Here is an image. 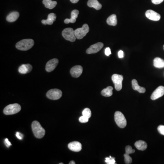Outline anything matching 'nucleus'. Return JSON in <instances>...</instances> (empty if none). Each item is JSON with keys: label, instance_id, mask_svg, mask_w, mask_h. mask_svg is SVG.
I'll return each mask as SVG.
<instances>
[{"label": "nucleus", "instance_id": "f257e3e1", "mask_svg": "<svg viewBox=\"0 0 164 164\" xmlns=\"http://www.w3.org/2000/svg\"><path fill=\"white\" fill-rule=\"evenodd\" d=\"M31 128L34 135L37 138H42L44 136L45 130L39 122L34 121L31 124Z\"/></svg>", "mask_w": 164, "mask_h": 164}, {"label": "nucleus", "instance_id": "f03ea898", "mask_svg": "<svg viewBox=\"0 0 164 164\" xmlns=\"http://www.w3.org/2000/svg\"><path fill=\"white\" fill-rule=\"evenodd\" d=\"M34 44V41L31 39H23L16 43V47L20 51H27Z\"/></svg>", "mask_w": 164, "mask_h": 164}, {"label": "nucleus", "instance_id": "7ed1b4c3", "mask_svg": "<svg viewBox=\"0 0 164 164\" xmlns=\"http://www.w3.org/2000/svg\"><path fill=\"white\" fill-rule=\"evenodd\" d=\"M21 109L20 105L18 104H11L5 108L3 112L5 115H12L18 113Z\"/></svg>", "mask_w": 164, "mask_h": 164}, {"label": "nucleus", "instance_id": "20e7f679", "mask_svg": "<svg viewBox=\"0 0 164 164\" xmlns=\"http://www.w3.org/2000/svg\"><path fill=\"white\" fill-rule=\"evenodd\" d=\"M115 120L119 127L124 128L126 126V120L124 115L120 111H116L115 113Z\"/></svg>", "mask_w": 164, "mask_h": 164}, {"label": "nucleus", "instance_id": "39448f33", "mask_svg": "<svg viewBox=\"0 0 164 164\" xmlns=\"http://www.w3.org/2000/svg\"><path fill=\"white\" fill-rule=\"evenodd\" d=\"M90 31V28L87 24H84L81 28H79L74 31L75 35L78 39L83 38Z\"/></svg>", "mask_w": 164, "mask_h": 164}, {"label": "nucleus", "instance_id": "423d86ee", "mask_svg": "<svg viewBox=\"0 0 164 164\" xmlns=\"http://www.w3.org/2000/svg\"><path fill=\"white\" fill-rule=\"evenodd\" d=\"M62 36L64 39L71 42H74L76 40L74 30L72 28H67L62 31Z\"/></svg>", "mask_w": 164, "mask_h": 164}, {"label": "nucleus", "instance_id": "0eeeda50", "mask_svg": "<svg viewBox=\"0 0 164 164\" xmlns=\"http://www.w3.org/2000/svg\"><path fill=\"white\" fill-rule=\"evenodd\" d=\"M46 97L52 100H57L62 96V92L58 89H52L46 93Z\"/></svg>", "mask_w": 164, "mask_h": 164}, {"label": "nucleus", "instance_id": "6e6552de", "mask_svg": "<svg viewBox=\"0 0 164 164\" xmlns=\"http://www.w3.org/2000/svg\"><path fill=\"white\" fill-rule=\"evenodd\" d=\"M112 80L115 84V90L120 91L122 89V81L123 80V76L121 75L114 74L112 76Z\"/></svg>", "mask_w": 164, "mask_h": 164}, {"label": "nucleus", "instance_id": "1a4fd4ad", "mask_svg": "<svg viewBox=\"0 0 164 164\" xmlns=\"http://www.w3.org/2000/svg\"><path fill=\"white\" fill-rule=\"evenodd\" d=\"M104 46V44L102 42H98L94 44L91 46L89 49L86 50V53L87 54H93L99 52L102 47Z\"/></svg>", "mask_w": 164, "mask_h": 164}, {"label": "nucleus", "instance_id": "9d476101", "mask_svg": "<svg viewBox=\"0 0 164 164\" xmlns=\"http://www.w3.org/2000/svg\"><path fill=\"white\" fill-rule=\"evenodd\" d=\"M164 95V87L160 86L156 89L152 93L151 96V99L154 100L158 98L161 97Z\"/></svg>", "mask_w": 164, "mask_h": 164}, {"label": "nucleus", "instance_id": "9b49d317", "mask_svg": "<svg viewBox=\"0 0 164 164\" xmlns=\"http://www.w3.org/2000/svg\"><path fill=\"white\" fill-rule=\"evenodd\" d=\"M58 64V60L57 58H53L48 62L46 65L45 69L48 72L53 71L56 68Z\"/></svg>", "mask_w": 164, "mask_h": 164}, {"label": "nucleus", "instance_id": "f8f14e48", "mask_svg": "<svg viewBox=\"0 0 164 164\" xmlns=\"http://www.w3.org/2000/svg\"><path fill=\"white\" fill-rule=\"evenodd\" d=\"M146 16L149 19L154 21H158L161 19V15L156 12L152 10H149L146 12Z\"/></svg>", "mask_w": 164, "mask_h": 164}, {"label": "nucleus", "instance_id": "ddd939ff", "mask_svg": "<svg viewBox=\"0 0 164 164\" xmlns=\"http://www.w3.org/2000/svg\"><path fill=\"white\" fill-rule=\"evenodd\" d=\"M83 68L80 65H76L72 67L70 70V74L74 78H79L83 72Z\"/></svg>", "mask_w": 164, "mask_h": 164}, {"label": "nucleus", "instance_id": "4468645a", "mask_svg": "<svg viewBox=\"0 0 164 164\" xmlns=\"http://www.w3.org/2000/svg\"><path fill=\"white\" fill-rule=\"evenodd\" d=\"M68 147L70 150L74 152H79L82 150L81 144L78 141H73L69 143Z\"/></svg>", "mask_w": 164, "mask_h": 164}, {"label": "nucleus", "instance_id": "2eb2a0df", "mask_svg": "<svg viewBox=\"0 0 164 164\" xmlns=\"http://www.w3.org/2000/svg\"><path fill=\"white\" fill-rule=\"evenodd\" d=\"M33 67L30 64H23L18 68L19 72L21 74H26L31 71Z\"/></svg>", "mask_w": 164, "mask_h": 164}, {"label": "nucleus", "instance_id": "dca6fc26", "mask_svg": "<svg viewBox=\"0 0 164 164\" xmlns=\"http://www.w3.org/2000/svg\"><path fill=\"white\" fill-rule=\"evenodd\" d=\"M79 11L78 10H74L72 11L71 14V18H67L64 20V23L66 24H68L69 23H74L76 21V19L78 17L79 15Z\"/></svg>", "mask_w": 164, "mask_h": 164}, {"label": "nucleus", "instance_id": "f3484780", "mask_svg": "<svg viewBox=\"0 0 164 164\" xmlns=\"http://www.w3.org/2000/svg\"><path fill=\"white\" fill-rule=\"evenodd\" d=\"M56 15L55 13H51L49 14L48 19L46 20H42V24L44 25H52L53 22L56 20Z\"/></svg>", "mask_w": 164, "mask_h": 164}, {"label": "nucleus", "instance_id": "a211bd4d", "mask_svg": "<svg viewBox=\"0 0 164 164\" xmlns=\"http://www.w3.org/2000/svg\"><path fill=\"white\" fill-rule=\"evenodd\" d=\"M87 5L90 8H94L97 10H100L102 8V5L98 0H89Z\"/></svg>", "mask_w": 164, "mask_h": 164}, {"label": "nucleus", "instance_id": "6ab92c4d", "mask_svg": "<svg viewBox=\"0 0 164 164\" xmlns=\"http://www.w3.org/2000/svg\"><path fill=\"white\" fill-rule=\"evenodd\" d=\"M132 85L134 90L137 91L140 93H144L146 92V89L145 87H142L139 85L136 79H133L132 81Z\"/></svg>", "mask_w": 164, "mask_h": 164}, {"label": "nucleus", "instance_id": "aec40b11", "mask_svg": "<svg viewBox=\"0 0 164 164\" xmlns=\"http://www.w3.org/2000/svg\"><path fill=\"white\" fill-rule=\"evenodd\" d=\"M19 17V13L17 12H11L7 16L6 20L10 23L15 22Z\"/></svg>", "mask_w": 164, "mask_h": 164}, {"label": "nucleus", "instance_id": "412c9836", "mask_svg": "<svg viewBox=\"0 0 164 164\" xmlns=\"http://www.w3.org/2000/svg\"><path fill=\"white\" fill-rule=\"evenodd\" d=\"M135 146L138 150L142 151L146 150L147 148V143L143 140H139L138 141H136Z\"/></svg>", "mask_w": 164, "mask_h": 164}, {"label": "nucleus", "instance_id": "4be33fe9", "mask_svg": "<svg viewBox=\"0 0 164 164\" xmlns=\"http://www.w3.org/2000/svg\"><path fill=\"white\" fill-rule=\"evenodd\" d=\"M42 3L44 5L46 8L49 9H52L56 6L57 2L52 0H43Z\"/></svg>", "mask_w": 164, "mask_h": 164}, {"label": "nucleus", "instance_id": "5701e85b", "mask_svg": "<svg viewBox=\"0 0 164 164\" xmlns=\"http://www.w3.org/2000/svg\"><path fill=\"white\" fill-rule=\"evenodd\" d=\"M153 64L154 67L156 68H164V60L160 57H156L154 60Z\"/></svg>", "mask_w": 164, "mask_h": 164}, {"label": "nucleus", "instance_id": "b1692460", "mask_svg": "<svg viewBox=\"0 0 164 164\" xmlns=\"http://www.w3.org/2000/svg\"><path fill=\"white\" fill-rule=\"evenodd\" d=\"M107 24L110 26H115L117 24V19L116 16L113 14L108 17L107 19Z\"/></svg>", "mask_w": 164, "mask_h": 164}, {"label": "nucleus", "instance_id": "393cba45", "mask_svg": "<svg viewBox=\"0 0 164 164\" xmlns=\"http://www.w3.org/2000/svg\"><path fill=\"white\" fill-rule=\"evenodd\" d=\"M113 88L112 87H108L106 89L102 90L101 91V94L105 97H110L113 95Z\"/></svg>", "mask_w": 164, "mask_h": 164}, {"label": "nucleus", "instance_id": "a878e982", "mask_svg": "<svg viewBox=\"0 0 164 164\" xmlns=\"http://www.w3.org/2000/svg\"><path fill=\"white\" fill-rule=\"evenodd\" d=\"M82 115H83L87 117V118L90 119L92 113H91V110L90 109L86 108L83 111Z\"/></svg>", "mask_w": 164, "mask_h": 164}, {"label": "nucleus", "instance_id": "bb28decb", "mask_svg": "<svg viewBox=\"0 0 164 164\" xmlns=\"http://www.w3.org/2000/svg\"><path fill=\"white\" fill-rule=\"evenodd\" d=\"M105 162L107 164H116L115 158L112 157L111 156H110L109 157H106L105 158Z\"/></svg>", "mask_w": 164, "mask_h": 164}, {"label": "nucleus", "instance_id": "cd10ccee", "mask_svg": "<svg viewBox=\"0 0 164 164\" xmlns=\"http://www.w3.org/2000/svg\"><path fill=\"white\" fill-rule=\"evenodd\" d=\"M124 157L125 164H130L132 162V158L129 156V154L126 153L124 154Z\"/></svg>", "mask_w": 164, "mask_h": 164}, {"label": "nucleus", "instance_id": "c85d7f7f", "mask_svg": "<svg viewBox=\"0 0 164 164\" xmlns=\"http://www.w3.org/2000/svg\"><path fill=\"white\" fill-rule=\"evenodd\" d=\"M135 152V150L132 149L131 146H127L125 147V153L130 154H131L134 153Z\"/></svg>", "mask_w": 164, "mask_h": 164}, {"label": "nucleus", "instance_id": "c756f323", "mask_svg": "<svg viewBox=\"0 0 164 164\" xmlns=\"http://www.w3.org/2000/svg\"><path fill=\"white\" fill-rule=\"evenodd\" d=\"M89 118H87L85 116L82 115L79 118V121L82 123H87L89 121Z\"/></svg>", "mask_w": 164, "mask_h": 164}, {"label": "nucleus", "instance_id": "7c9ffc66", "mask_svg": "<svg viewBox=\"0 0 164 164\" xmlns=\"http://www.w3.org/2000/svg\"><path fill=\"white\" fill-rule=\"evenodd\" d=\"M158 131L160 134L164 135V125H159L158 127Z\"/></svg>", "mask_w": 164, "mask_h": 164}, {"label": "nucleus", "instance_id": "2f4dec72", "mask_svg": "<svg viewBox=\"0 0 164 164\" xmlns=\"http://www.w3.org/2000/svg\"><path fill=\"white\" fill-rule=\"evenodd\" d=\"M111 54V52L110 48H106V49L105 50V54L106 56H109V55H110Z\"/></svg>", "mask_w": 164, "mask_h": 164}, {"label": "nucleus", "instance_id": "473e14b6", "mask_svg": "<svg viewBox=\"0 0 164 164\" xmlns=\"http://www.w3.org/2000/svg\"><path fill=\"white\" fill-rule=\"evenodd\" d=\"M151 1L154 4L158 5L162 3L164 1V0H151Z\"/></svg>", "mask_w": 164, "mask_h": 164}, {"label": "nucleus", "instance_id": "72a5a7b5", "mask_svg": "<svg viewBox=\"0 0 164 164\" xmlns=\"http://www.w3.org/2000/svg\"><path fill=\"white\" fill-rule=\"evenodd\" d=\"M16 137H17V138L18 139H22L23 138V134H22V133L18 132H16Z\"/></svg>", "mask_w": 164, "mask_h": 164}, {"label": "nucleus", "instance_id": "f704fd0d", "mask_svg": "<svg viewBox=\"0 0 164 164\" xmlns=\"http://www.w3.org/2000/svg\"><path fill=\"white\" fill-rule=\"evenodd\" d=\"M5 146L7 147H9V146L12 145L11 142L9 141V140L7 138L5 139Z\"/></svg>", "mask_w": 164, "mask_h": 164}, {"label": "nucleus", "instance_id": "c9c22d12", "mask_svg": "<svg viewBox=\"0 0 164 164\" xmlns=\"http://www.w3.org/2000/svg\"><path fill=\"white\" fill-rule=\"evenodd\" d=\"M118 56L119 58H123L124 57V52L122 50H120L118 53Z\"/></svg>", "mask_w": 164, "mask_h": 164}, {"label": "nucleus", "instance_id": "e433bc0d", "mask_svg": "<svg viewBox=\"0 0 164 164\" xmlns=\"http://www.w3.org/2000/svg\"><path fill=\"white\" fill-rule=\"evenodd\" d=\"M70 1L72 3H76L77 2H79V0H70Z\"/></svg>", "mask_w": 164, "mask_h": 164}, {"label": "nucleus", "instance_id": "4c0bfd02", "mask_svg": "<svg viewBox=\"0 0 164 164\" xmlns=\"http://www.w3.org/2000/svg\"><path fill=\"white\" fill-rule=\"evenodd\" d=\"M69 164H75V162L74 161H71L69 163Z\"/></svg>", "mask_w": 164, "mask_h": 164}, {"label": "nucleus", "instance_id": "58836bf2", "mask_svg": "<svg viewBox=\"0 0 164 164\" xmlns=\"http://www.w3.org/2000/svg\"><path fill=\"white\" fill-rule=\"evenodd\" d=\"M63 164V163H60V164Z\"/></svg>", "mask_w": 164, "mask_h": 164}, {"label": "nucleus", "instance_id": "ea45409f", "mask_svg": "<svg viewBox=\"0 0 164 164\" xmlns=\"http://www.w3.org/2000/svg\"></svg>", "mask_w": 164, "mask_h": 164}]
</instances>
